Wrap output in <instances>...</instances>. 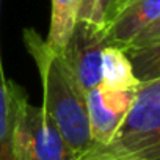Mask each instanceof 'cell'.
<instances>
[{
    "instance_id": "1",
    "label": "cell",
    "mask_w": 160,
    "mask_h": 160,
    "mask_svg": "<svg viewBox=\"0 0 160 160\" xmlns=\"http://www.w3.org/2000/svg\"><path fill=\"white\" fill-rule=\"evenodd\" d=\"M24 42L39 71L44 94L42 108L75 157L93 143L85 93L77 85L61 50L52 47L30 28L24 32Z\"/></svg>"
},
{
    "instance_id": "2",
    "label": "cell",
    "mask_w": 160,
    "mask_h": 160,
    "mask_svg": "<svg viewBox=\"0 0 160 160\" xmlns=\"http://www.w3.org/2000/svg\"><path fill=\"white\" fill-rule=\"evenodd\" d=\"M72 160H160V78L140 80L115 135L104 144L91 143Z\"/></svg>"
},
{
    "instance_id": "3",
    "label": "cell",
    "mask_w": 160,
    "mask_h": 160,
    "mask_svg": "<svg viewBox=\"0 0 160 160\" xmlns=\"http://www.w3.org/2000/svg\"><path fill=\"white\" fill-rule=\"evenodd\" d=\"M107 46L118 47L132 61L148 68V78L158 77L160 0H113L104 21Z\"/></svg>"
},
{
    "instance_id": "4",
    "label": "cell",
    "mask_w": 160,
    "mask_h": 160,
    "mask_svg": "<svg viewBox=\"0 0 160 160\" xmlns=\"http://www.w3.org/2000/svg\"><path fill=\"white\" fill-rule=\"evenodd\" d=\"M14 160H72L74 155L60 130L42 107H33L28 99L21 102L14 132Z\"/></svg>"
},
{
    "instance_id": "5",
    "label": "cell",
    "mask_w": 160,
    "mask_h": 160,
    "mask_svg": "<svg viewBox=\"0 0 160 160\" xmlns=\"http://www.w3.org/2000/svg\"><path fill=\"white\" fill-rule=\"evenodd\" d=\"M105 47V33L101 25L77 21L61 49L68 68L85 94L101 85V57Z\"/></svg>"
},
{
    "instance_id": "6",
    "label": "cell",
    "mask_w": 160,
    "mask_h": 160,
    "mask_svg": "<svg viewBox=\"0 0 160 160\" xmlns=\"http://www.w3.org/2000/svg\"><path fill=\"white\" fill-rule=\"evenodd\" d=\"M135 98V90H112L98 85L85 94L91 141L107 143L124 121Z\"/></svg>"
},
{
    "instance_id": "7",
    "label": "cell",
    "mask_w": 160,
    "mask_h": 160,
    "mask_svg": "<svg viewBox=\"0 0 160 160\" xmlns=\"http://www.w3.org/2000/svg\"><path fill=\"white\" fill-rule=\"evenodd\" d=\"M24 99H27L25 91L13 80L5 78L0 60V160H14L13 132Z\"/></svg>"
},
{
    "instance_id": "8",
    "label": "cell",
    "mask_w": 160,
    "mask_h": 160,
    "mask_svg": "<svg viewBox=\"0 0 160 160\" xmlns=\"http://www.w3.org/2000/svg\"><path fill=\"white\" fill-rule=\"evenodd\" d=\"M138 83L127 55L118 47L107 46L101 57V85L112 90H137Z\"/></svg>"
},
{
    "instance_id": "9",
    "label": "cell",
    "mask_w": 160,
    "mask_h": 160,
    "mask_svg": "<svg viewBox=\"0 0 160 160\" xmlns=\"http://www.w3.org/2000/svg\"><path fill=\"white\" fill-rule=\"evenodd\" d=\"M77 22V0H52V18L47 42L61 50Z\"/></svg>"
},
{
    "instance_id": "10",
    "label": "cell",
    "mask_w": 160,
    "mask_h": 160,
    "mask_svg": "<svg viewBox=\"0 0 160 160\" xmlns=\"http://www.w3.org/2000/svg\"><path fill=\"white\" fill-rule=\"evenodd\" d=\"M96 2L98 0H77V21L94 22Z\"/></svg>"
},
{
    "instance_id": "11",
    "label": "cell",
    "mask_w": 160,
    "mask_h": 160,
    "mask_svg": "<svg viewBox=\"0 0 160 160\" xmlns=\"http://www.w3.org/2000/svg\"><path fill=\"white\" fill-rule=\"evenodd\" d=\"M112 2H113V0H98V2H96L94 24L102 27V21H104V18H105V14H107V11H108V8L112 5Z\"/></svg>"
}]
</instances>
